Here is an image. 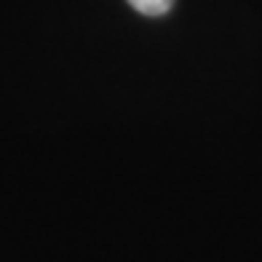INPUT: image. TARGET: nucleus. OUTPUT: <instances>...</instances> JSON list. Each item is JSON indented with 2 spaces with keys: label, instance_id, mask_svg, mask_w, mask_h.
Listing matches in <instances>:
<instances>
[{
  "label": "nucleus",
  "instance_id": "nucleus-1",
  "mask_svg": "<svg viewBox=\"0 0 262 262\" xmlns=\"http://www.w3.org/2000/svg\"><path fill=\"white\" fill-rule=\"evenodd\" d=\"M131 6H134L139 14H147V16H161L166 14L171 6H174V0H128Z\"/></svg>",
  "mask_w": 262,
  "mask_h": 262
}]
</instances>
